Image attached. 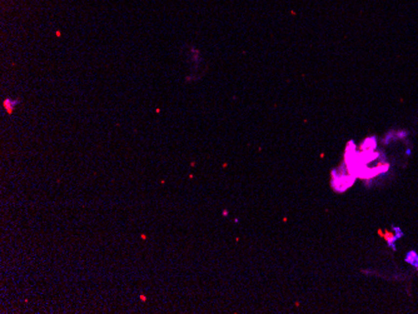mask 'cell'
I'll return each mask as SVG.
<instances>
[{
  "instance_id": "cell-1",
  "label": "cell",
  "mask_w": 418,
  "mask_h": 314,
  "mask_svg": "<svg viewBox=\"0 0 418 314\" xmlns=\"http://www.w3.org/2000/svg\"><path fill=\"white\" fill-rule=\"evenodd\" d=\"M19 104V100L18 99H12V98H8V99L4 100V108H5V110L8 111L9 114L10 113H13V110H14L15 106Z\"/></svg>"
},
{
  "instance_id": "cell-2",
  "label": "cell",
  "mask_w": 418,
  "mask_h": 314,
  "mask_svg": "<svg viewBox=\"0 0 418 314\" xmlns=\"http://www.w3.org/2000/svg\"><path fill=\"white\" fill-rule=\"evenodd\" d=\"M406 260L410 263V264H412V266L418 267V254L415 253V251H411L410 254L406 257Z\"/></svg>"
}]
</instances>
